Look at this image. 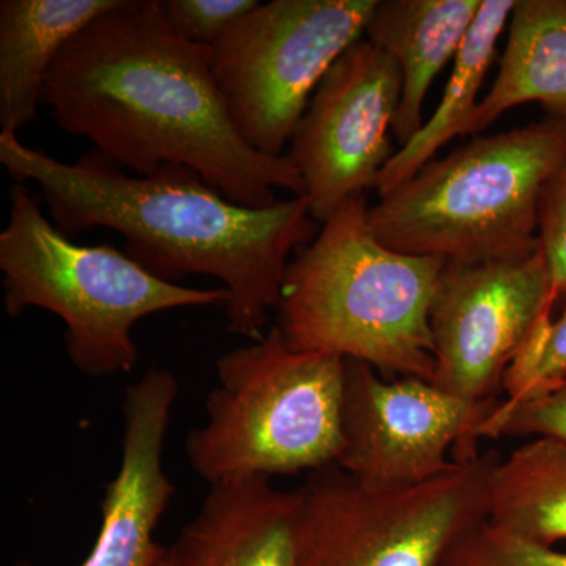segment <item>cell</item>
<instances>
[{"label":"cell","instance_id":"cell-12","mask_svg":"<svg viewBox=\"0 0 566 566\" xmlns=\"http://www.w3.org/2000/svg\"><path fill=\"white\" fill-rule=\"evenodd\" d=\"M178 381L166 368L151 367L126 387L123 401L122 460L104 486L102 527L81 566H158L166 547L155 542L175 485L164 469ZM14 566H33L18 562Z\"/></svg>","mask_w":566,"mask_h":566},{"label":"cell","instance_id":"cell-10","mask_svg":"<svg viewBox=\"0 0 566 566\" xmlns=\"http://www.w3.org/2000/svg\"><path fill=\"white\" fill-rule=\"evenodd\" d=\"M554 305L539 244L513 259L447 262L430 312L431 382L464 400H493L513 357Z\"/></svg>","mask_w":566,"mask_h":566},{"label":"cell","instance_id":"cell-19","mask_svg":"<svg viewBox=\"0 0 566 566\" xmlns=\"http://www.w3.org/2000/svg\"><path fill=\"white\" fill-rule=\"evenodd\" d=\"M480 438H542L566 446V379L535 397L495 403L476 430Z\"/></svg>","mask_w":566,"mask_h":566},{"label":"cell","instance_id":"cell-21","mask_svg":"<svg viewBox=\"0 0 566 566\" xmlns=\"http://www.w3.org/2000/svg\"><path fill=\"white\" fill-rule=\"evenodd\" d=\"M256 0H161L164 18L180 39L212 48L245 14Z\"/></svg>","mask_w":566,"mask_h":566},{"label":"cell","instance_id":"cell-11","mask_svg":"<svg viewBox=\"0 0 566 566\" xmlns=\"http://www.w3.org/2000/svg\"><path fill=\"white\" fill-rule=\"evenodd\" d=\"M400 98V71L365 39L319 82L285 155L303 178L316 222L375 188L395 155L390 132Z\"/></svg>","mask_w":566,"mask_h":566},{"label":"cell","instance_id":"cell-22","mask_svg":"<svg viewBox=\"0 0 566 566\" xmlns=\"http://www.w3.org/2000/svg\"><path fill=\"white\" fill-rule=\"evenodd\" d=\"M539 249L549 270L553 300L566 296V161L547 180L538 203Z\"/></svg>","mask_w":566,"mask_h":566},{"label":"cell","instance_id":"cell-7","mask_svg":"<svg viewBox=\"0 0 566 566\" xmlns=\"http://www.w3.org/2000/svg\"><path fill=\"white\" fill-rule=\"evenodd\" d=\"M501 457L461 458L417 485H365L338 465L297 490V565L442 566L463 536L488 521Z\"/></svg>","mask_w":566,"mask_h":566},{"label":"cell","instance_id":"cell-18","mask_svg":"<svg viewBox=\"0 0 566 566\" xmlns=\"http://www.w3.org/2000/svg\"><path fill=\"white\" fill-rule=\"evenodd\" d=\"M488 523L543 546L566 539V446L531 439L491 475Z\"/></svg>","mask_w":566,"mask_h":566},{"label":"cell","instance_id":"cell-2","mask_svg":"<svg viewBox=\"0 0 566 566\" xmlns=\"http://www.w3.org/2000/svg\"><path fill=\"white\" fill-rule=\"evenodd\" d=\"M0 164L14 182H35L52 223L70 240L92 229L125 238V252L166 282L207 275L230 293L227 331L262 340L281 303L290 256L314 241L307 197L268 208L227 199L188 167L129 177L98 153L69 164L0 134Z\"/></svg>","mask_w":566,"mask_h":566},{"label":"cell","instance_id":"cell-16","mask_svg":"<svg viewBox=\"0 0 566 566\" xmlns=\"http://www.w3.org/2000/svg\"><path fill=\"white\" fill-rule=\"evenodd\" d=\"M527 103L566 120V0H515L497 77L461 136L483 132Z\"/></svg>","mask_w":566,"mask_h":566},{"label":"cell","instance_id":"cell-20","mask_svg":"<svg viewBox=\"0 0 566 566\" xmlns=\"http://www.w3.org/2000/svg\"><path fill=\"white\" fill-rule=\"evenodd\" d=\"M442 566H566V553L485 521L457 543Z\"/></svg>","mask_w":566,"mask_h":566},{"label":"cell","instance_id":"cell-8","mask_svg":"<svg viewBox=\"0 0 566 566\" xmlns=\"http://www.w3.org/2000/svg\"><path fill=\"white\" fill-rule=\"evenodd\" d=\"M376 0L260 3L211 48V70L241 139L281 158L319 82L365 36Z\"/></svg>","mask_w":566,"mask_h":566},{"label":"cell","instance_id":"cell-6","mask_svg":"<svg viewBox=\"0 0 566 566\" xmlns=\"http://www.w3.org/2000/svg\"><path fill=\"white\" fill-rule=\"evenodd\" d=\"M207 420L186 439L197 475L212 483L273 479L337 464L345 359L294 352L273 326L216 360Z\"/></svg>","mask_w":566,"mask_h":566},{"label":"cell","instance_id":"cell-14","mask_svg":"<svg viewBox=\"0 0 566 566\" xmlns=\"http://www.w3.org/2000/svg\"><path fill=\"white\" fill-rule=\"evenodd\" d=\"M482 0H376L365 40L392 59L401 74L394 134L403 147L423 126L434 77L468 39Z\"/></svg>","mask_w":566,"mask_h":566},{"label":"cell","instance_id":"cell-23","mask_svg":"<svg viewBox=\"0 0 566 566\" xmlns=\"http://www.w3.org/2000/svg\"><path fill=\"white\" fill-rule=\"evenodd\" d=\"M566 300V296H565ZM566 379V303L558 318H553L547 333L545 352L536 368L534 378L524 394L515 400L535 397L556 387ZM510 400V398H509Z\"/></svg>","mask_w":566,"mask_h":566},{"label":"cell","instance_id":"cell-9","mask_svg":"<svg viewBox=\"0 0 566 566\" xmlns=\"http://www.w3.org/2000/svg\"><path fill=\"white\" fill-rule=\"evenodd\" d=\"M494 400L469 401L427 379L387 378L345 359L342 452L337 464L365 485L428 482L474 457L476 430Z\"/></svg>","mask_w":566,"mask_h":566},{"label":"cell","instance_id":"cell-13","mask_svg":"<svg viewBox=\"0 0 566 566\" xmlns=\"http://www.w3.org/2000/svg\"><path fill=\"white\" fill-rule=\"evenodd\" d=\"M296 491L270 479L212 483L197 515L167 547L172 566L297 565Z\"/></svg>","mask_w":566,"mask_h":566},{"label":"cell","instance_id":"cell-4","mask_svg":"<svg viewBox=\"0 0 566 566\" xmlns=\"http://www.w3.org/2000/svg\"><path fill=\"white\" fill-rule=\"evenodd\" d=\"M566 161V120L476 137L422 169L368 208L387 248L447 262L476 263L538 249V203Z\"/></svg>","mask_w":566,"mask_h":566},{"label":"cell","instance_id":"cell-5","mask_svg":"<svg viewBox=\"0 0 566 566\" xmlns=\"http://www.w3.org/2000/svg\"><path fill=\"white\" fill-rule=\"evenodd\" d=\"M3 303L10 318L43 308L65 324V352L82 375L129 374L139 360L133 329L142 318L229 304L221 289L163 281L111 244H74L41 212L28 186L10 188L0 233Z\"/></svg>","mask_w":566,"mask_h":566},{"label":"cell","instance_id":"cell-15","mask_svg":"<svg viewBox=\"0 0 566 566\" xmlns=\"http://www.w3.org/2000/svg\"><path fill=\"white\" fill-rule=\"evenodd\" d=\"M117 0L0 2V134L39 117L44 80L63 48Z\"/></svg>","mask_w":566,"mask_h":566},{"label":"cell","instance_id":"cell-3","mask_svg":"<svg viewBox=\"0 0 566 566\" xmlns=\"http://www.w3.org/2000/svg\"><path fill=\"white\" fill-rule=\"evenodd\" d=\"M446 263L387 248L371 232L365 197H354L290 262L274 326L294 352L431 381L430 312Z\"/></svg>","mask_w":566,"mask_h":566},{"label":"cell","instance_id":"cell-24","mask_svg":"<svg viewBox=\"0 0 566 566\" xmlns=\"http://www.w3.org/2000/svg\"><path fill=\"white\" fill-rule=\"evenodd\" d=\"M158 566H172V565H170L169 554H167V547H166V553H164L161 562H159Z\"/></svg>","mask_w":566,"mask_h":566},{"label":"cell","instance_id":"cell-17","mask_svg":"<svg viewBox=\"0 0 566 566\" xmlns=\"http://www.w3.org/2000/svg\"><path fill=\"white\" fill-rule=\"evenodd\" d=\"M515 0H482L468 39L453 61L452 74L434 114L408 144L386 164L376 191L379 197L400 186L430 161L447 142L461 136L465 123L479 106V93L493 65L495 48L510 21Z\"/></svg>","mask_w":566,"mask_h":566},{"label":"cell","instance_id":"cell-1","mask_svg":"<svg viewBox=\"0 0 566 566\" xmlns=\"http://www.w3.org/2000/svg\"><path fill=\"white\" fill-rule=\"evenodd\" d=\"M59 128L91 140L102 158L150 177L188 167L249 208L304 196L286 156L249 147L234 129L211 70V48L180 39L161 0H117L63 48L44 80Z\"/></svg>","mask_w":566,"mask_h":566}]
</instances>
